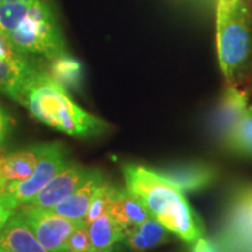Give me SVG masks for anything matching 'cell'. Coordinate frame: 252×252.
I'll list each match as a JSON object with an SVG mask.
<instances>
[{
	"mask_svg": "<svg viewBox=\"0 0 252 252\" xmlns=\"http://www.w3.org/2000/svg\"><path fill=\"white\" fill-rule=\"evenodd\" d=\"M0 252H13V251H9V250H7V249H4V248L0 247Z\"/></svg>",
	"mask_w": 252,
	"mask_h": 252,
	"instance_id": "27",
	"label": "cell"
},
{
	"mask_svg": "<svg viewBox=\"0 0 252 252\" xmlns=\"http://www.w3.org/2000/svg\"><path fill=\"white\" fill-rule=\"evenodd\" d=\"M18 102L39 122L71 137H94L109 128L108 123L78 106L64 88L39 69L25 83Z\"/></svg>",
	"mask_w": 252,
	"mask_h": 252,
	"instance_id": "2",
	"label": "cell"
},
{
	"mask_svg": "<svg viewBox=\"0 0 252 252\" xmlns=\"http://www.w3.org/2000/svg\"><path fill=\"white\" fill-rule=\"evenodd\" d=\"M108 212L125 230L126 236L132 229L152 217L146 206L126 188L116 187Z\"/></svg>",
	"mask_w": 252,
	"mask_h": 252,
	"instance_id": "10",
	"label": "cell"
},
{
	"mask_svg": "<svg viewBox=\"0 0 252 252\" xmlns=\"http://www.w3.org/2000/svg\"><path fill=\"white\" fill-rule=\"evenodd\" d=\"M34 1L35 0H21L0 4V31L4 32L6 35L13 32Z\"/></svg>",
	"mask_w": 252,
	"mask_h": 252,
	"instance_id": "20",
	"label": "cell"
},
{
	"mask_svg": "<svg viewBox=\"0 0 252 252\" xmlns=\"http://www.w3.org/2000/svg\"><path fill=\"white\" fill-rule=\"evenodd\" d=\"M12 121L4 108L0 106V147L4 146L7 140L9 133H11Z\"/></svg>",
	"mask_w": 252,
	"mask_h": 252,
	"instance_id": "24",
	"label": "cell"
},
{
	"mask_svg": "<svg viewBox=\"0 0 252 252\" xmlns=\"http://www.w3.org/2000/svg\"><path fill=\"white\" fill-rule=\"evenodd\" d=\"M87 252H99V251H96V250H94V249H91V250H89V251H87Z\"/></svg>",
	"mask_w": 252,
	"mask_h": 252,
	"instance_id": "29",
	"label": "cell"
},
{
	"mask_svg": "<svg viewBox=\"0 0 252 252\" xmlns=\"http://www.w3.org/2000/svg\"><path fill=\"white\" fill-rule=\"evenodd\" d=\"M36 70L28 55L0 31V93L18 102L25 83Z\"/></svg>",
	"mask_w": 252,
	"mask_h": 252,
	"instance_id": "8",
	"label": "cell"
},
{
	"mask_svg": "<svg viewBox=\"0 0 252 252\" xmlns=\"http://www.w3.org/2000/svg\"><path fill=\"white\" fill-rule=\"evenodd\" d=\"M49 76L65 90L77 91L83 86V64L67 53L49 60Z\"/></svg>",
	"mask_w": 252,
	"mask_h": 252,
	"instance_id": "18",
	"label": "cell"
},
{
	"mask_svg": "<svg viewBox=\"0 0 252 252\" xmlns=\"http://www.w3.org/2000/svg\"><path fill=\"white\" fill-rule=\"evenodd\" d=\"M122 171L125 188L139 198L151 215L173 235L188 243L202 237L203 228L185 193L166 175L134 163H125Z\"/></svg>",
	"mask_w": 252,
	"mask_h": 252,
	"instance_id": "1",
	"label": "cell"
},
{
	"mask_svg": "<svg viewBox=\"0 0 252 252\" xmlns=\"http://www.w3.org/2000/svg\"><path fill=\"white\" fill-rule=\"evenodd\" d=\"M0 247L13 252H50L35 237L20 212L9 217L0 231Z\"/></svg>",
	"mask_w": 252,
	"mask_h": 252,
	"instance_id": "11",
	"label": "cell"
},
{
	"mask_svg": "<svg viewBox=\"0 0 252 252\" xmlns=\"http://www.w3.org/2000/svg\"><path fill=\"white\" fill-rule=\"evenodd\" d=\"M248 1H252V0H248Z\"/></svg>",
	"mask_w": 252,
	"mask_h": 252,
	"instance_id": "31",
	"label": "cell"
},
{
	"mask_svg": "<svg viewBox=\"0 0 252 252\" xmlns=\"http://www.w3.org/2000/svg\"><path fill=\"white\" fill-rule=\"evenodd\" d=\"M217 242L224 252H252V185L235 194Z\"/></svg>",
	"mask_w": 252,
	"mask_h": 252,
	"instance_id": "6",
	"label": "cell"
},
{
	"mask_svg": "<svg viewBox=\"0 0 252 252\" xmlns=\"http://www.w3.org/2000/svg\"><path fill=\"white\" fill-rule=\"evenodd\" d=\"M189 252H224L217 239L200 237L193 242Z\"/></svg>",
	"mask_w": 252,
	"mask_h": 252,
	"instance_id": "23",
	"label": "cell"
},
{
	"mask_svg": "<svg viewBox=\"0 0 252 252\" xmlns=\"http://www.w3.org/2000/svg\"><path fill=\"white\" fill-rule=\"evenodd\" d=\"M1 190H2V187H0V193H1Z\"/></svg>",
	"mask_w": 252,
	"mask_h": 252,
	"instance_id": "30",
	"label": "cell"
},
{
	"mask_svg": "<svg viewBox=\"0 0 252 252\" xmlns=\"http://www.w3.org/2000/svg\"><path fill=\"white\" fill-rule=\"evenodd\" d=\"M93 169L78 165L76 162H68L61 172L47 184L30 202L23 207L53 209L65 198H68L77 188L87 180Z\"/></svg>",
	"mask_w": 252,
	"mask_h": 252,
	"instance_id": "9",
	"label": "cell"
},
{
	"mask_svg": "<svg viewBox=\"0 0 252 252\" xmlns=\"http://www.w3.org/2000/svg\"><path fill=\"white\" fill-rule=\"evenodd\" d=\"M161 173L174 182L184 193L206 188L215 180L216 176L215 169L207 165H201V163L178 166Z\"/></svg>",
	"mask_w": 252,
	"mask_h": 252,
	"instance_id": "17",
	"label": "cell"
},
{
	"mask_svg": "<svg viewBox=\"0 0 252 252\" xmlns=\"http://www.w3.org/2000/svg\"><path fill=\"white\" fill-rule=\"evenodd\" d=\"M91 249L93 248H91L89 232H88V224L83 222L69 237L65 252H87Z\"/></svg>",
	"mask_w": 252,
	"mask_h": 252,
	"instance_id": "22",
	"label": "cell"
},
{
	"mask_svg": "<svg viewBox=\"0 0 252 252\" xmlns=\"http://www.w3.org/2000/svg\"><path fill=\"white\" fill-rule=\"evenodd\" d=\"M88 232L91 248L99 252H111L118 242L124 241L125 230L116 222V220L105 212L88 224Z\"/></svg>",
	"mask_w": 252,
	"mask_h": 252,
	"instance_id": "16",
	"label": "cell"
},
{
	"mask_svg": "<svg viewBox=\"0 0 252 252\" xmlns=\"http://www.w3.org/2000/svg\"><path fill=\"white\" fill-rule=\"evenodd\" d=\"M104 180L105 179L103 178L102 173L97 169H93L87 180L77 188L75 193L50 210L68 219L84 220L94 194Z\"/></svg>",
	"mask_w": 252,
	"mask_h": 252,
	"instance_id": "13",
	"label": "cell"
},
{
	"mask_svg": "<svg viewBox=\"0 0 252 252\" xmlns=\"http://www.w3.org/2000/svg\"><path fill=\"white\" fill-rule=\"evenodd\" d=\"M40 147L39 161L33 174L26 180L7 182L2 187V194L15 210L30 202L69 162L68 151L61 143L43 144Z\"/></svg>",
	"mask_w": 252,
	"mask_h": 252,
	"instance_id": "5",
	"label": "cell"
},
{
	"mask_svg": "<svg viewBox=\"0 0 252 252\" xmlns=\"http://www.w3.org/2000/svg\"><path fill=\"white\" fill-rule=\"evenodd\" d=\"M7 36L20 52L27 55L52 60L67 53L58 20L46 0H35L21 23Z\"/></svg>",
	"mask_w": 252,
	"mask_h": 252,
	"instance_id": "4",
	"label": "cell"
},
{
	"mask_svg": "<svg viewBox=\"0 0 252 252\" xmlns=\"http://www.w3.org/2000/svg\"><path fill=\"white\" fill-rule=\"evenodd\" d=\"M40 145L0 156V180L5 184L23 181L33 174L40 157Z\"/></svg>",
	"mask_w": 252,
	"mask_h": 252,
	"instance_id": "14",
	"label": "cell"
},
{
	"mask_svg": "<svg viewBox=\"0 0 252 252\" xmlns=\"http://www.w3.org/2000/svg\"><path fill=\"white\" fill-rule=\"evenodd\" d=\"M172 236V232L152 216L132 229L124 241L131 250L145 251L168 243Z\"/></svg>",
	"mask_w": 252,
	"mask_h": 252,
	"instance_id": "15",
	"label": "cell"
},
{
	"mask_svg": "<svg viewBox=\"0 0 252 252\" xmlns=\"http://www.w3.org/2000/svg\"><path fill=\"white\" fill-rule=\"evenodd\" d=\"M5 185H6V184H5L4 181H1V180H0V187H4Z\"/></svg>",
	"mask_w": 252,
	"mask_h": 252,
	"instance_id": "28",
	"label": "cell"
},
{
	"mask_svg": "<svg viewBox=\"0 0 252 252\" xmlns=\"http://www.w3.org/2000/svg\"><path fill=\"white\" fill-rule=\"evenodd\" d=\"M248 106V91L228 86L215 113L214 127L217 135L224 140Z\"/></svg>",
	"mask_w": 252,
	"mask_h": 252,
	"instance_id": "12",
	"label": "cell"
},
{
	"mask_svg": "<svg viewBox=\"0 0 252 252\" xmlns=\"http://www.w3.org/2000/svg\"><path fill=\"white\" fill-rule=\"evenodd\" d=\"M13 1H21V0H0V4H4V2H13Z\"/></svg>",
	"mask_w": 252,
	"mask_h": 252,
	"instance_id": "26",
	"label": "cell"
},
{
	"mask_svg": "<svg viewBox=\"0 0 252 252\" xmlns=\"http://www.w3.org/2000/svg\"><path fill=\"white\" fill-rule=\"evenodd\" d=\"M14 213L15 209L8 203V201L6 200L1 190V193H0V231L4 228L9 217L13 215Z\"/></svg>",
	"mask_w": 252,
	"mask_h": 252,
	"instance_id": "25",
	"label": "cell"
},
{
	"mask_svg": "<svg viewBox=\"0 0 252 252\" xmlns=\"http://www.w3.org/2000/svg\"><path fill=\"white\" fill-rule=\"evenodd\" d=\"M116 190V186L110 184L109 181L104 180L98 188H97L96 193L94 194L93 200L88 209V213L84 217V222L89 224L96 219H98L100 215L108 212L110 202H111L113 193Z\"/></svg>",
	"mask_w": 252,
	"mask_h": 252,
	"instance_id": "21",
	"label": "cell"
},
{
	"mask_svg": "<svg viewBox=\"0 0 252 252\" xmlns=\"http://www.w3.org/2000/svg\"><path fill=\"white\" fill-rule=\"evenodd\" d=\"M19 212L35 237L50 252H65L72 232L84 220L61 216L50 209L20 207Z\"/></svg>",
	"mask_w": 252,
	"mask_h": 252,
	"instance_id": "7",
	"label": "cell"
},
{
	"mask_svg": "<svg viewBox=\"0 0 252 252\" xmlns=\"http://www.w3.org/2000/svg\"><path fill=\"white\" fill-rule=\"evenodd\" d=\"M216 46L220 70L230 87L252 83V9L248 0H219Z\"/></svg>",
	"mask_w": 252,
	"mask_h": 252,
	"instance_id": "3",
	"label": "cell"
},
{
	"mask_svg": "<svg viewBox=\"0 0 252 252\" xmlns=\"http://www.w3.org/2000/svg\"><path fill=\"white\" fill-rule=\"evenodd\" d=\"M224 143L232 152L252 157V104L226 135Z\"/></svg>",
	"mask_w": 252,
	"mask_h": 252,
	"instance_id": "19",
	"label": "cell"
}]
</instances>
